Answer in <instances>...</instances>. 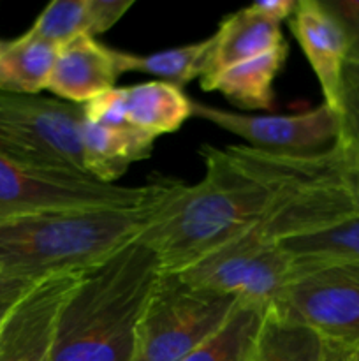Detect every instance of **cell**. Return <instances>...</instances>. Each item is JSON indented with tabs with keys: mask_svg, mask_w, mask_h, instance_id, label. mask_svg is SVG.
Instances as JSON below:
<instances>
[{
	"mask_svg": "<svg viewBox=\"0 0 359 361\" xmlns=\"http://www.w3.org/2000/svg\"><path fill=\"white\" fill-rule=\"evenodd\" d=\"M204 175L183 185L139 236L162 274H178L252 228L284 240L358 214L336 145L280 154L246 145H203Z\"/></svg>",
	"mask_w": 359,
	"mask_h": 361,
	"instance_id": "1",
	"label": "cell"
},
{
	"mask_svg": "<svg viewBox=\"0 0 359 361\" xmlns=\"http://www.w3.org/2000/svg\"><path fill=\"white\" fill-rule=\"evenodd\" d=\"M141 238L83 271L67 296L46 361H134L137 326L160 277Z\"/></svg>",
	"mask_w": 359,
	"mask_h": 361,
	"instance_id": "2",
	"label": "cell"
},
{
	"mask_svg": "<svg viewBox=\"0 0 359 361\" xmlns=\"http://www.w3.org/2000/svg\"><path fill=\"white\" fill-rule=\"evenodd\" d=\"M178 190L139 208L35 212L0 219V268L30 281L83 274L139 238Z\"/></svg>",
	"mask_w": 359,
	"mask_h": 361,
	"instance_id": "3",
	"label": "cell"
},
{
	"mask_svg": "<svg viewBox=\"0 0 359 361\" xmlns=\"http://www.w3.org/2000/svg\"><path fill=\"white\" fill-rule=\"evenodd\" d=\"M239 300L160 274L137 326L134 361H182L213 337Z\"/></svg>",
	"mask_w": 359,
	"mask_h": 361,
	"instance_id": "4",
	"label": "cell"
},
{
	"mask_svg": "<svg viewBox=\"0 0 359 361\" xmlns=\"http://www.w3.org/2000/svg\"><path fill=\"white\" fill-rule=\"evenodd\" d=\"M83 106L0 92V157L41 171L88 176L81 152Z\"/></svg>",
	"mask_w": 359,
	"mask_h": 361,
	"instance_id": "5",
	"label": "cell"
},
{
	"mask_svg": "<svg viewBox=\"0 0 359 361\" xmlns=\"http://www.w3.org/2000/svg\"><path fill=\"white\" fill-rule=\"evenodd\" d=\"M180 187L176 180L141 187L102 183L90 176L25 168L0 157V219L35 212L139 208L165 200Z\"/></svg>",
	"mask_w": 359,
	"mask_h": 361,
	"instance_id": "6",
	"label": "cell"
},
{
	"mask_svg": "<svg viewBox=\"0 0 359 361\" xmlns=\"http://www.w3.org/2000/svg\"><path fill=\"white\" fill-rule=\"evenodd\" d=\"M294 270V259L280 243L260 228H252L178 275L190 284L231 295L243 303L278 310Z\"/></svg>",
	"mask_w": 359,
	"mask_h": 361,
	"instance_id": "7",
	"label": "cell"
},
{
	"mask_svg": "<svg viewBox=\"0 0 359 361\" xmlns=\"http://www.w3.org/2000/svg\"><path fill=\"white\" fill-rule=\"evenodd\" d=\"M277 312L312 328L324 341L359 345V267L296 263Z\"/></svg>",
	"mask_w": 359,
	"mask_h": 361,
	"instance_id": "8",
	"label": "cell"
},
{
	"mask_svg": "<svg viewBox=\"0 0 359 361\" xmlns=\"http://www.w3.org/2000/svg\"><path fill=\"white\" fill-rule=\"evenodd\" d=\"M192 116L246 141V147L280 154H317L333 147L340 118L326 104L292 115H252L192 101Z\"/></svg>",
	"mask_w": 359,
	"mask_h": 361,
	"instance_id": "9",
	"label": "cell"
},
{
	"mask_svg": "<svg viewBox=\"0 0 359 361\" xmlns=\"http://www.w3.org/2000/svg\"><path fill=\"white\" fill-rule=\"evenodd\" d=\"M81 274L51 275L20 296L0 324V361H46L60 310Z\"/></svg>",
	"mask_w": 359,
	"mask_h": 361,
	"instance_id": "10",
	"label": "cell"
},
{
	"mask_svg": "<svg viewBox=\"0 0 359 361\" xmlns=\"http://www.w3.org/2000/svg\"><path fill=\"white\" fill-rule=\"evenodd\" d=\"M287 23L319 81L324 104L340 115L341 83L348 60L344 28L322 0H298Z\"/></svg>",
	"mask_w": 359,
	"mask_h": 361,
	"instance_id": "11",
	"label": "cell"
},
{
	"mask_svg": "<svg viewBox=\"0 0 359 361\" xmlns=\"http://www.w3.org/2000/svg\"><path fill=\"white\" fill-rule=\"evenodd\" d=\"M123 51L102 44L92 35H77L58 46L48 90L60 101L83 106L116 88L122 76Z\"/></svg>",
	"mask_w": 359,
	"mask_h": 361,
	"instance_id": "12",
	"label": "cell"
},
{
	"mask_svg": "<svg viewBox=\"0 0 359 361\" xmlns=\"http://www.w3.org/2000/svg\"><path fill=\"white\" fill-rule=\"evenodd\" d=\"M157 137L134 127H104L83 120L81 152L84 173L102 183H115L136 162L153 152Z\"/></svg>",
	"mask_w": 359,
	"mask_h": 361,
	"instance_id": "13",
	"label": "cell"
},
{
	"mask_svg": "<svg viewBox=\"0 0 359 361\" xmlns=\"http://www.w3.org/2000/svg\"><path fill=\"white\" fill-rule=\"evenodd\" d=\"M285 42L282 25L267 20L252 7L238 11L225 18L213 34L208 67L203 80L217 76L232 66L264 55Z\"/></svg>",
	"mask_w": 359,
	"mask_h": 361,
	"instance_id": "14",
	"label": "cell"
},
{
	"mask_svg": "<svg viewBox=\"0 0 359 361\" xmlns=\"http://www.w3.org/2000/svg\"><path fill=\"white\" fill-rule=\"evenodd\" d=\"M134 0H53L25 34L51 44H63L77 35L104 34L115 27Z\"/></svg>",
	"mask_w": 359,
	"mask_h": 361,
	"instance_id": "15",
	"label": "cell"
},
{
	"mask_svg": "<svg viewBox=\"0 0 359 361\" xmlns=\"http://www.w3.org/2000/svg\"><path fill=\"white\" fill-rule=\"evenodd\" d=\"M287 55L289 46L284 42L264 55L229 67L210 80H203L201 88L204 92H220L229 102L246 111H273V83L284 69Z\"/></svg>",
	"mask_w": 359,
	"mask_h": 361,
	"instance_id": "16",
	"label": "cell"
},
{
	"mask_svg": "<svg viewBox=\"0 0 359 361\" xmlns=\"http://www.w3.org/2000/svg\"><path fill=\"white\" fill-rule=\"evenodd\" d=\"M120 95L129 127L153 137L176 133L192 116V101L182 88L165 81L120 87Z\"/></svg>",
	"mask_w": 359,
	"mask_h": 361,
	"instance_id": "17",
	"label": "cell"
},
{
	"mask_svg": "<svg viewBox=\"0 0 359 361\" xmlns=\"http://www.w3.org/2000/svg\"><path fill=\"white\" fill-rule=\"evenodd\" d=\"M58 46L41 39L20 35L0 49V92L39 95L48 90Z\"/></svg>",
	"mask_w": 359,
	"mask_h": 361,
	"instance_id": "18",
	"label": "cell"
},
{
	"mask_svg": "<svg viewBox=\"0 0 359 361\" xmlns=\"http://www.w3.org/2000/svg\"><path fill=\"white\" fill-rule=\"evenodd\" d=\"M324 345L312 328L267 309L250 361H322Z\"/></svg>",
	"mask_w": 359,
	"mask_h": 361,
	"instance_id": "19",
	"label": "cell"
},
{
	"mask_svg": "<svg viewBox=\"0 0 359 361\" xmlns=\"http://www.w3.org/2000/svg\"><path fill=\"white\" fill-rule=\"evenodd\" d=\"M296 263H341L359 267V212L324 228L278 240Z\"/></svg>",
	"mask_w": 359,
	"mask_h": 361,
	"instance_id": "20",
	"label": "cell"
},
{
	"mask_svg": "<svg viewBox=\"0 0 359 361\" xmlns=\"http://www.w3.org/2000/svg\"><path fill=\"white\" fill-rule=\"evenodd\" d=\"M213 35L199 42L178 46V48L162 49L150 55H136L123 51V73H144L160 78V81L183 88L196 78H203L208 67Z\"/></svg>",
	"mask_w": 359,
	"mask_h": 361,
	"instance_id": "21",
	"label": "cell"
},
{
	"mask_svg": "<svg viewBox=\"0 0 359 361\" xmlns=\"http://www.w3.org/2000/svg\"><path fill=\"white\" fill-rule=\"evenodd\" d=\"M266 310L241 302L213 337L182 361H250Z\"/></svg>",
	"mask_w": 359,
	"mask_h": 361,
	"instance_id": "22",
	"label": "cell"
},
{
	"mask_svg": "<svg viewBox=\"0 0 359 361\" xmlns=\"http://www.w3.org/2000/svg\"><path fill=\"white\" fill-rule=\"evenodd\" d=\"M340 133L336 148L340 152L345 178L359 207V62L347 60L341 83Z\"/></svg>",
	"mask_w": 359,
	"mask_h": 361,
	"instance_id": "23",
	"label": "cell"
},
{
	"mask_svg": "<svg viewBox=\"0 0 359 361\" xmlns=\"http://www.w3.org/2000/svg\"><path fill=\"white\" fill-rule=\"evenodd\" d=\"M322 4L344 28L348 60L359 62V0H322Z\"/></svg>",
	"mask_w": 359,
	"mask_h": 361,
	"instance_id": "24",
	"label": "cell"
},
{
	"mask_svg": "<svg viewBox=\"0 0 359 361\" xmlns=\"http://www.w3.org/2000/svg\"><path fill=\"white\" fill-rule=\"evenodd\" d=\"M250 7L267 20L282 25V21H287L294 13L296 0H260Z\"/></svg>",
	"mask_w": 359,
	"mask_h": 361,
	"instance_id": "25",
	"label": "cell"
},
{
	"mask_svg": "<svg viewBox=\"0 0 359 361\" xmlns=\"http://www.w3.org/2000/svg\"><path fill=\"white\" fill-rule=\"evenodd\" d=\"M39 281L18 277L0 268V300H16Z\"/></svg>",
	"mask_w": 359,
	"mask_h": 361,
	"instance_id": "26",
	"label": "cell"
},
{
	"mask_svg": "<svg viewBox=\"0 0 359 361\" xmlns=\"http://www.w3.org/2000/svg\"><path fill=\"white\" fill-rule=\"evenodd\" d=\"M322 361H351V348L336 342H327L324 345Z\"/></svg>",
	"mask_w": 359,
	"mask_h": 361,
	"instance_id": "27",
	"label": "cell"
},
{
	"mask_svg": "<svg viewBox=\"0 0 359 361\" xmlns=\"http://www.w3.org/2000/svg\"><path fill=\"white\" fill-rule=\"evenodd\" d=\"M16 300H0V324H2L4 317H6V314L9 312V309L13 307V303L16 302Z\"/></svg>",
	"mask_w": 359,
	"mask_h": 361,
	"instance_id": "28",
	"label": "cell"
},
{
	"mask_svg": "<svg viewBox=\"0 0 359 361\" xmlns=\"http://www.w3.org/2000/svg\"><path fill=\"white\" fill-rule=\"evenodd\" d=\"M351 361H359V345L351 348Z\"/></svg>",
	"mask_w": 359,
	"mask_h": 361,
	"instance_id": "29",
	"label": "cell"
},
{
	"mask_svg": "<svg viewBox=\"0 0 359 361\" xmlns=\"http://www.w3.org/2000/svg\"><path fill=\"white\" fill-rule=\"evenodd\" d=\"M0 49H2V42H0Z\"/></svg>",
	"mask_w": 359,
	"mask_h": 361,
	"instance_id": "30",
	"label": "cell"
}]
</instances>
